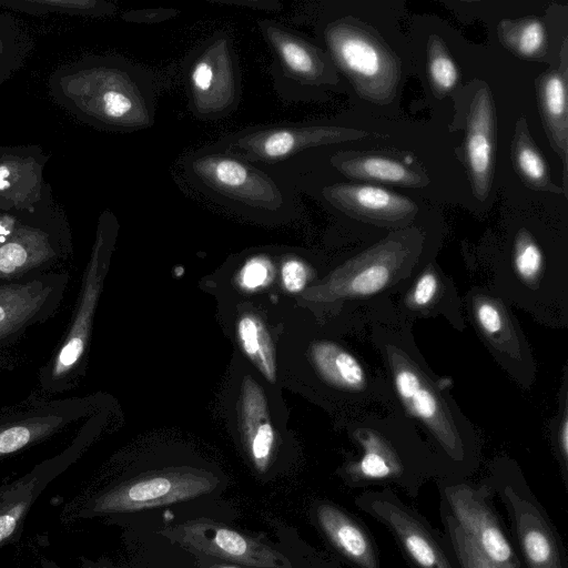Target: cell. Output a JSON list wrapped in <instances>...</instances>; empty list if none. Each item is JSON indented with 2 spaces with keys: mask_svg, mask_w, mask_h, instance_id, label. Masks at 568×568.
Listing matches in <instances>:
<instances>
[{
  "mask_svg": "<svg viewBox=\"0 0 568 568\" xmlns=\"http://www.w3.org/2000/svg\"><path fill=\"white\" fill-rule=\"evenodd\" d=\"M368 327L393 406L419 432L443 479H468L480 465L479 436L420 354L413 326L392 312L378 316Z\"/></svg>",
  "mask_w": 568,
  "mask_h": 568,
  "instance_id": "cell-1",
  "label": "cell"
},
{
  "mask_svg": "<svg viewBox=\"0 0 568 568\" xmlns=\"http://www.w3.org/2000/svg\"><path fill=\"white\" fill-rule=\"evenodd\" d=\"M434 258L420 227L394 230L337 265L302 297L347 312L353 327L363 332L377 316L393 311L394 297Z\"/></svg>",
  "mask_w": 568,
  "mask_h": 568,
  "instance_id": "cell-2",
  "label": "cell"
},
{
  "mask_svg": "<svg viewBox=\"0 0 568 568\" xmlns=\"http://www.w3.org/2000/svg\"><path fill=\"white\" fill-rule=\"evenodd\" d=\"M346 430L355 453L337 475L351 488L396 487L417 498L428 480L444 478L419 432L394 406L349 414Z\"/></svg>",
  "mask_w": 568,
  "mask_h": 568,
  "instance_id": "cell-3",
  "label": "cell"
},
{
  "mask_svg": "<svg viewBox=\"0 0 568 568\" xmlns=\"http://www.w3.org/2000/svg\"><path fill=\"white\" fill-rule=\"evenodd\" d=\"M116 230L114 216L104 213L98 225L70 323L61 342L38 374L39 387L45 396H58L74 389L85 372L93 321Z\"/></svg>",
  "mask_w": 568,
  "mask_h": 568,
  "instance_id": "cell-4",
  "label": "cell"
},
{
  "mask_svg": "<svg viewBox=\"0 0 568 568\" xmlns=\"http://www.w3.org/2000/svg\"><path fill=\"white\" fill-rule=\"evenodd\" d=\"M501 500L521 568H568L562 539L518 464L497 457L480 480Z\"/></svg>",
  "mask_w": 568,
  "mask_h": 568,
  "instance_id": "cell-5",
  "label": "cell"
},
{
  "mask_svg": "<svg viewBox=\"0 0 568 568\" xmlns=\"http://www.w3.org/2000/svg\"><path fill=\"white\" fill-rule=\"evenodd\" d=\"M72 252L71 230L53 209L0 221V283L62 270Z\"/></svg>",
  "mask_w": 568,
  "mask_h": 568,
  "instance_id": "cell-6",
  "label": "cell"
},
{
  "mask_svg": "<svg viewBox=\"0 0 568 568\" xmlns=\"http://www.w3.org/2000/svg\"><path fill=\"white\" fill-rule=\"evenodd\" d=\"M54 84L55 97L79 116L99 123L142 128L151 123L145 98L124 71L103 65L65 71Z\"/></svg>",
  "mask_w": 568,
  "mask_h": 568,
  "instance_id": "cell-7",
  "label": "cell"
},
{
  "mask_svg": "<svg viewBox=\"0 0 568 568\" xmlns=\"http://www.w3.org/2000/svg\"><path fill=\"white\" fill-rule=\"evenodd\" d=\"M325 41L361 97L378 104L394 98L399 62L373 31L353 20H337L327 26Z\"/></svg>",
  "mask_w": 568,
  "mask_h": 568,
  "instance_id": "cell-8",
  "label": "cell"
},
{
  "mask_svg": "<svg viewBox=\"0 0 568 568\" xmlns=\"http://www.w3.org/2000/svg\"><path fill=\"white\" fill-rule=\"evenodd\" d=\"M217 478L194 468H171L122 481L88 497L78 516L116 515L184 501L212 491Z\"/></svg>",
  "mask_w": 568,
  "mask_h": 568,
  "instance_id": "cell-9",
  "label": "cell"
},
{
  "mask_svg": "<svg viewBox=\"0 0 568 568\" xmlns=\"http://www.w3.org/2000/svg\"><path fill=\"white\" fill-rule=\"evenodd\" d=\"M354 503L389 531L410 568H458L443 532L393 488L365 489Z\"/></svg>",
  "mask_w": 568,
  "mask_h": 568,
  "instance_id": "cell-10",
  "label": "cell"
},
{
  "mask_svg": "<svg viewBox=\"0 0 568 568\" xmlns=\"http://www.w3.org/2000/svg\"><path fill=\"white\" fill-rule=\"evenodd\" d=\"M464 310L495 362L521 387L536 377L532 351L511 307L486 285L473 286L463 297Z\"/></svg>",
  "mask_w": 568,
  "mask_h": 568,
  "instance_id": "cell-11",
  "label": "cell"
},
{
  "mask_svg": "<svg viewBox=\"0 0 568 568\" xmlns=\"http://www.w3.org/2000/svg\"><path fill=\"white\" fill-rule=\"evenodd\" d=\"M443 507L496 568H521L513 541L494 507V493L468 479L435 480Z\"/></svg>",
  "mask_w": 568,
  "mask_h": 568,
  "instance_id": "cell-12",
  "label": "cell"
},
{
  "mask_svg": "<svg viewBox=\"0 0 568 568\" xmlns=\"http://www.w3.org/2000/svg\"><path fill=\"white\" fill-rule=\"evenodd\" d=\"M95 396L36 398L0 413V462L63 430L98 410Z\"/></svg>",
  "mask_w": 568,
  "mask_h": 568,
  "instance_id": "cell-13",
  "label": "cell"
},
{
  "mask_svg": "<svg viewBox=\"0 0 568 568\" xmlns=\"http://www.w3.org/2000/svg\"><path fill=\"white\" fill-rule=\"evenodd\" d=\"M70 281L65 270L0 283V362L34 326L59 311Z\"/></svg>",
  "mask_w": 568,
  "mask_h": 568,
  "instance_id": "cell-14",
  "label": "cell"
},
{
  "mask_svg": "<svg viewBox=\"0 0 568 568\" xmlns=\"http://www.w3.org/2000/svg\"><path fill=\"white\" fill-rule=\"evenodd\" d=\"M99 430L98 414L81 426L68 447L19 479L0 486V549L19 540L26 517L45 487L74 464Z\"/></svg>",
  "mask_w": 568,
  "mask_h": 568,
  "instance_id": "cell-15",
  "label": "cell"
},
{
  "mask_svg": "<svg viewBox=\"0 0 568 568\" xmlns=\"http://www.w3.org/2000/svg\"><path fill=\"white\" fill-rule=\"evenodd\" d=\"M161 534L189 551L250 568H290L285 556L227 526L199 518L164 528Z\"/></svg>",
  "mask_w": 568,
  "mask_h": 568,
  "instance_id": "cell-16",
  "label": "cell"
},
{
  "mask_svg": "<svg viewBox=\"0 0 568 568\" xmlns=\"http://www.w3.org/2000/svg\"><path fill=\"white\" fill-rule=\"evenodd\" d=\"M193 174L211 190L246 205L275 211L283 195L264 172L237 158L210 153L192 161Z\"/></svg>",
  "mask_w": 568,
  "mask_h": 568,
  "instance_id": "cell-17",
  "label": "cell"
},
{
  "mask_svg": "<svg viewBox=\"0 0 568 568\" xmlns=\"http://www.w3.org/2000/svg\"><path fill=\"white\" fill-rule=\"evenodd\" d=\"M395 316L412 325L418 320L444 318L452 327L464 331L463 297L452 277L436 263L425 264L394 297Z\"/></svg>",
  "mask_w": 568,
  "mask_h": 568,
  "instance_id": "cell-18",
  "label": "cell"
},
{
  "mask_svg": "<svg viewBox=\"0 0 568 568\" xmlns=\"http://www.w3.org/2000/svg\"><path fill=\"white\" fill-rule=\"evenodd\" d=\"M367 134L337 125L278 126L240 135L231 145L247 159L271 163L311 148L354 141Z\"/></svg>",
  "mask_w": 568,
  "mask_h": 568,
  "instance_id": "cell-19",
  "label": "cell"
},
{
  "mask_svg": "<svg viewBox=\"0 0 568 568\" xmlns=\"http://www.w3.org/2000/svg\"><path fill=\"white\" fill-rule=\"evenodd\" d=\"M45 163V155L37 148H0V214L49 209Z\"/></svg>",
  "mask_w": 568,
  "mask_h": 568,
  "instance_id": "cell-20",
  "label": "cell"
},
{
  "mask_svg": "<svg viewBox=\"0 0 568 568\" xmlns=\"http://www.w3.org/2000/svg\"><path fill=\"white\" fill-rule=\"evenodd\" d=\"M323 195L351 217L392 231L409 226L418 211L410 199L374 185L335 183Z\"/></svg>",
  "mask_w": 568,
  "mask_h": 568,
  "instance_id": "cell-21",
  "label": "cell"
},
{
  "mask_svg": "<svg viewBox=\"0 0 568 568\" xmlns=\"http://www.w3.org/2000/svg\"><path fill=\"white\" fill-rule=\"evenodd\" d=\"M190 91L194 110L201 115H219L236 98L235 69L230 45L224 38L210 43L190 69Z\"/></svg>",
  "mask_w": 568,
  "mask_h": 568,
  "instance_id": "cell-22",
  "label": "cell"
},
{
  "mask_svg": "<svg viewBox=\"0 0 568 568\" xmlns=\"http://www.w3.org/2000/svg\"><path fill=\"white\" fill-rule=\"evenodd\" d=\"M313 518L329 546L353 568H382L376 540L361 518L328 500L313 506Z\"/></svg>",
  "mask_w": 568,
  "mask_h": 568,
  "instance_id": "cell-23",
  "label": "cell"
},
{
  "mask_svg": "<svg viewBox=\"0 0 568 568\" xmlns=\"http://www.w3.org/2000/svg\"><path fill=\"white\" fill-rule=\"evenodd\" d=\"M495 109L489 88L475 92L467 114L465 153L475 196L484 201L491 187L494 168Z\"/></svg>",
  "mask_w": 568,
  "mask_h": 568,
  "instance_id": "cell-24",
  "label": "cell"
},
{
  "mask_svg": "<svg viewBox=\"0 0 568 568\" xmlns=\"http://www.w3.org/2000/svg\"><path fill=\"white\" fill-rule=\"evenodd\" d=\"M258 24L292 79L304 84H322L332 79V68L316 47L275 22L263 20Z\"/></svg>",
  "mask_w": 568,
  "mask_h": 568,
  "instance_id": "cell-25",
  "label": "cell"
},
{
  "mask_svg": "<svg viewBox=\"0 0 568 568\" xmlns=\"http://www.w3.org/2000/svg\"><path fill=\"white\" fill-rule=\"evenodd\" d=\"M240 427L245 449L260 473L270 466L275 448V430L265 394L255 379L242 381L239 400Z\"/></svg>",
  "mask_w": 568,
  "mask_h": 568,
  "instance_id": "cell-26",
  "label": "cell"
},
{
  "mask_svg": "<svg viewBox=\"0 0 568 568\" xmlns=\"http://www.w3.org/2000/svg\"><path fill=\"white\" fill-rule=\"evenodd\" d=\"M536 84L545 129L554 150L564 163L566 184L568 159L567 39L562 42L560 68L540 75Z\"/></svg>",
  "mask_w": 568,
  "mask_h": 568,
  "instance_id": "cell-27",
  "label": "cell"
},
{
  "mask_svg": "<svg viewBox=\"0 0 568 568\" xmlns=\"http://www.w3.org/2000/svg\"><path fill=\"white\" fill-rule=\"evenodd\" d=\"M332 164L342 174L366 181H377L408 187H423L428 176L390 158L376 154L338 153Z\"/></svg>",
  "mask_w": 568,
  "mask_h": 568,
  "instance_id": "cell-28",
  "label": "cell"
},
{
  "mask_svg": "<svg viewBox=\"0 0 568 568\" xmlns=\"http://www.w3.org/2000/svg\"><path fill=\"white\" fill-rule=\"evenodd\" d=\"M511 158L516 171L530 189L562 193L561 189L550 180L547 165L531 140L525 118H520L516 124Z\"/></svg>",
  "mask_w": 568,
  "mask_h": 568,
  "instance_id": "cell-29",
  "label": "cell"
},
{
  "mask_svg": "<svg viewBox=\"0 0 568 568\" xmlns=\"http://www.w3.org/2000/svg\"><path fill=\"white\" fill-rule=\"evenodd\" d=\"M239 343L246 357L266 381L276 379V362L271 336L264 323L254 314L242 315L236 325Z\"/></svg>",
  "mask_w": 568,
  "mask_h": 568,
  "instance_id": "cell-30",
  "label": "cell"
},
{
  "mask_svg": "<svg viewBox=\"0 0 568 568\" xmlns=\"http://www.w3.org/2000/svg\"><path fill=\"white\" fill-rule=\"evenodd\" d=\"M498 34L507 48L521 57L538 59L545 52L547 37L539 19L504 20L498 26Z\"/></svg>",
  "mask_w": 568,
  "mask_h": 568,
  "instance_id": "cell-31",
  "label": "cell"
},
{
  "mask_svg": "<svg viewBox=\"0 0 568 568\" xmlns=\"http://www.w3.org/2000/svg\"><path fill=\"white\" fill-rule=\"evenodd\" d=\"M439 513L445 541L458 568H496L443 507H439Z\"/></svg>",
  "mask_w": 568,
  "mask_h": 568,
  "instance_id": "cell-32",
  "label": "cell"
},
{
  "mask_svg": "<svg viewBox=\"0 0 568 568\" xmlns=\"http://www.w3.org/2000/svg\"><path fill=\"white\" fill-rule=\"evenodd\" d=\"M27 48L17 23L11 17L0 14V83L19 69Z\"/></svg>",
  "mask_w": 568,
  "mask_h": 568,
  "instance_id": "cell-33",
  "label": "cell"
},
{
  "mask_svg": "<svg viewBox=\"0 0 568 568\" xmlns=\"http://www.w3.org/2000/svg\"><path fill=\"white\" fill-rule=\"evenodd\" d=\"M428 70L438 95L449 92L458 81V70L437 36H432L428 41Z\"/></svg>",
  "mask_w": 568,
  "mask_h": 568,
  "instance_id": "cell-34",
  "label": "cell"
},
{
  "mask_svg": "<svg viewBox=\"0 0 568 568\" xmlns=\"http://www.w3.org/2000/svg\"><path fill=\"white\" fill-rule=\"evenodd\" d=\"M0 4L13 7L16 10L40 13L58 11L78 14H103L113 10L108 3L92 0H26V1H0Z\"/></svg>",
  "mask_w": 568,
  "mask_h": 568,
  "instance_id": "cell-35",
  "label": "cell"
},
{
  "mask_svg": "<svg viewBox=\"0 0 568 568\" xmlns=\"http://www.w3.org/2000/svg\"><path fill=\"white\" fill-rule=\"evenodd\" d=\"M568 390L567 377L564 381L561 390L560 409L555 420V426L550 427L551 430V445L554 454L559 464L561 478L566 489L568 488Z\"/></svg>",
  "mask_w": 568,
  "mask_h": 568,
  "instance_id": "cell-36",
  "label": "cell"
},
{
  "mask_svg": "<svg viewBox=\"0 0 568 568\" xmlns=\"http://www.w3.org/2000/svg\"><path fill=\"white\" fill-rule=\"evenodd\" d=\"M273 274V267L268 260L264 257H253L248 260L240 271L239 282L245 290H256L266 285Z\"/></svg>",
  "mask_w": 568,
  "mask_h": 568,
  "instance_id": "cell-37",
  "label": "cell"
},
{
  "mask_svg": "<svg viewBox=\"0 0 568 568\" xmlns=\"http://www.w3.org/2000/svg\"><path fill=\"white\" fill-rule=\"evenodd\" d=\"M310 267L298 258L286 260L281 268L284 288L290 293L305 291L310 281Z\"/></svg>",
  "mask_w": 568,
  "mask_h": 568,
  "instance_id": "cell-38",
  "label": "cell"
},
{
  "mask_svg": "<svg viewBox=\"0 0 568 568\" xmlns=\"http://www.w3.org/2000/svg\"><path fill=\"white\" fill-rule=\"evenodd\" d=\"M178 13L174 9H143L126 12L123 19L131 22L154 23L172 19Z\"/></svg>",
  "mask_w": 568,
  "mask_h": 568,
  "instance_id": "cell-39",
  "label": "cell"
},
{
  "mask_svg": "<svg viewBox=\"0 0 568 568\" xmlns=\"http://www.w3.org/2000/svg\"><path fill=\"white\" fill-rule=\"evenodd\" d=\"M212 3H219V4H232V6H247L254 9L258 10H268V11H276L280 10V3L274 1H239V0H216V1H210Z\"/></svg>",
  "mask_w": 568,
  "mask_h": 568,
  "instance_id": "cell-40",
  "label": "cell"
},
{
  "mask_svg": "<svg viewBox=\"0 0 568 568\" xmlns=\"http://www.w3.org/2000/svg\"><path fill=\"white\" fill-rule=\"evenodd\" d=\"M40 566L41 568H63L48 558H42L40 561Z\"/></svg>",
  "mask_w": 568,
  "mask_h": 568,
  "instance_id": "cell-41",
  "label": "cell"
},
{
  "mask_svg": "<svg viewBox=\"0 0 568 568\" xmlns=\"http://www.w3.org/2000/svg\"><path fill=\"white\" fill-rule=\"evenodd\" d=\"M204 568H242L237 565H231V564H213Z\"/></svg>",
  "mask_w": 568,
  "mask_h": 568,
  "instance_id": "cell-42",
  "label": "cell"
},
{
  "mask_svg": "<svg viewBox=\"0 0 568 568\" xmlns=\"http://www.w3.org/2000/svg\"><path fill=\"white\" fill-rule=\"evenodd\" d=\"M3 215H4V214H0V221L2 220Z\"/></svg>",
  "mask_w": 568,
  "mask_h": 568,
  "instance_id": "cell-43",
  "label": "cell"
}]
</instances>
